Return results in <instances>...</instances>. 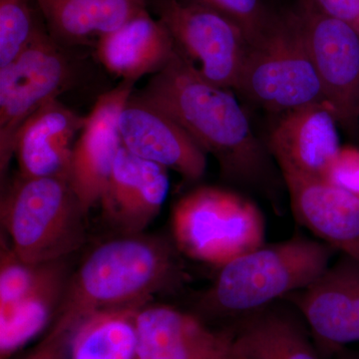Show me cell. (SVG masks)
Returning <instances> with one entry per match:
<instances>
[{"label": "cell", "instance_id": "83f0119b", "mask_svg": "<svg viewBox=\"0 0 359 359\" xmlns=\"http://www.w3.org/2000/svg\"><path fill=\"white\" fill-rule=\"evenodd\" d=\"M330 18L351 26L359 33V0H311Z\"/></svg>", "mask_w": 359, "mask_h": 359}, {"label": "cell", "instance_id": "ffe728a7", "mask_svg": "<svg viewBox=\"0 0 359 359\" xmlns=\"http://www.w3.org/2000/svg\"><path fill=\"white\" fill-rule=\"evenodd\" d=\"M242 318L233 332V358L320 359L299 321L276 302Z\"/></svg>", "mask_w": 359, "mask_h": 359}, {"label": "cell", "instance_id": "4fadbf2b", "mask_svg": "<svg viewBox=\"0 0 359 359\" xmlns=\"http://www.w3.org/2000/svg\"><path fill=\"white\" fill-rule=\"evenodd\" d=\"M280 172L297 221L359 263V196L325 179Z\"/></svg>", "mask_w": 359, "mask_h": 359}, {"label": "cell", "instance_id": "277c9868", "mask_svg": "<svg viewBox=\"0 0 359 359\" xmlns=\"http://www.w3.org/2000/svg\"><path fill=\"white\" fill-rule=\"evenodd\" d=\"M85 216L67 179L20 175L1 200L11 248L27 264L51 263L79 250L86 238Z\"/></svg>", "mask_w": 359, "mask_h": 359}, {"label": "cell", "instance_id": "3957f363", "mask_svg": "<svg viewBox=\"0 0 359 359\" xmlns=\"http://www.w3.org/2000/svg\"><path fill=\"white\" fill-rule=\"evenodd\" d=\"M337 252L304 236L263 245L221 266L201 306L217 316L255 313L313 283L332 264Z\"/></svg>", "mask_w": 359, "mask_h": 359}, {"label": "cell", "instance_id": "9a60e30c", "mask_svg": "<svg viewBox=\"0 0 359 359\" xmlns=\"http://www.w3.org/2000/svg\"><path fill=\"white\" fill-rule=\"evenodd\" d=\"M337 123L327 104L283 113L269 135V152L280 170L325 179L341 149Z\"/></svg>", "mask_w": 359, "mask_h": 359}, {"label": "cell", "instance_id": "5b68a950", "mask_svg": "<svg viewBox=\"0 0 359 359\" xmlns=\"http://www.w3.org/2000/svg\"><path fill=\"white\" fill-rule=\"evenodd\" d=\"M237 91L273 112L327 104L297 11L271 16L250 42Z\"/></svg>", "mask_w": 359, "mask_h": 359}, {"label": "cell", "instance_id": "484cf974", "mask_svg": "<svg viewBox=\"0 0 359 359\" xmlns=\"http://www.w3.org/2000/svg\"><path fill=\"white\" fill-rule=\"evenodd\" d=\"M325 180L359 196V149L341 147Z\"/></svg>", "mask_w": 359, "mask_h": 359}, {"label": "cell", "instance_id": "d4e9b609", "mask_svg": "<svg viewBox=\"0 0 359 359\" xmlns=\"http://www.w3.org/2000/svg\"><path fill=\"white\" fill-rule=\"evenodd\" d=\"M215 9L218 13L230 18L244 30L250 43L264 26L269 18L264 11L261 0H193Z\"/></svg>", "mask_w": 359, "mask_h": 359}, {"label": "cell", "instance_id": "44dd1931", "mask_svg": "<svg viewBox=\"0 0 359 359\" xmlns=\"http://www.w3.org/2000/svg\"><path fill=\"white\" fill-rule=\"evenodd\" d=\"M67 282L62 259L43 264L32 289L13 313L0 318V358H11L56 318Z\"/></svg>", "mask_w": 359, "mask_h": 359}, {"label": "cell", "instance_id": "2e32d148", "mask_svg": "<svg viewBox=\"0 0 359 359\" xmlns=\"http://www.w3.org/2000/svg\"><path fill=\"white\" fill-rule=\"evenodd\" d=\"M84 121L85 116L78 115L58 99L30 116L14 144L20 176L68 180L73 149Z\"/></svg>", "mask_w": 359, "mask_h": 359}, {"label": "cell", "instance_id": "7402d4cb", "mask_svg": "<svg viewBox=\"0 0 359 359\" xmlns=\"http://www.w3.org/2000/svg\"><path fill=\"white\" fill-rule=\"evenodd\" d=\"M145 304L100 309L77 323L70 359H137V314Z\"/></svg>", "mask_w": 359, "mask_h": 359}, {"label": "cell", "instance_id": "d6986e66", "mask_svg": "<svg viewBox=\"0 0 359 359\" xmlns=\"http://www.w3.org/2000/svg\"><path fill=\"white\" fill-rule=\"evenodd\" d=\"M58 43H86L147 9L148 0H32Z\"/></svg>", "mask_w": 359, "mask_h": 359}, {"label": "cell", "instance_id": "f1b7e54d", "mask_svg": "<svg viewBox=\"0 0 359 359\" xmlns=\"http://www.w3.org/2000/svg\"><path fill=\"white\" fill-rule=\"evenodd\" d=\"M337 359H359V356L356 354L348 353V351H344V349L339 351V356Z\"/></svg>", "mask_w": 359, "mask_h": 359}, {"label": "cell", "instance_id": "6da1fadb", "mask_svg": "<svg viewBox=\"0 0 359 359\" xmlns=\"http://www.w3.org/2000/svg\"><path fill=\"white\" fill-rule=\"evenodd\" d=\"M139 95L173 118L205 154L219 163L224 178L254 188L273 179L264 148L231 90L205 79L177 49Z\"/></svg>", "mask_w": 359, "mask_h": 359}, {"label": "cell", "instance_id": "ac0fdd59", "mask_svg": "<svg viewBox=\"0 0 359 359\" xmlns=\"http://www.w3.org/2000/svg\"><path fill=\"white\" fill-rule=\"evenodd\" d=\"M95 47L99 62L110 74L134 84L162 70L176 51L166 26L147 9L97 40Z\"/></svg>", "mask_w": 359, "mask_h": 359}, {"label": "cell", "instance_id": "7a4b0ae2", "mask_svg": "<svg viewBox=\"0 0 359 359\" xmlns=\"http://www.w3.org/2000/svg\"><path fill=\"white\" fill-rule=\"evenodd\" d=\"M177 252L174 242L143 233L99 245L68 280L54 320L77 325L100 309L147 304L156 292L183 280Z\"/></svg>", "mask_w": 359, "mask_h": 359}, {"label": "cell", "instance_id": "52a82bcc", "mask_svg": "<svg viewBox=\"0 0 359 359\" xmlns=\"http://www.w3.org/2000/svg\"><path fill=\"white\" fill-rule=\"evenodd\" d=\"M72 69L60 45L43 30L20 56L0 68V172L14 156L16 136L26 120L70 86Z\"/></svg>", "mask_w": 359, "mask_h": 359}, {"label": "cell", "instance_id": "603a6c76", "mask_svg": "<svg viewBox=\"0 0 359 359\" xmlns=\"http://www.w3.org/2000/svg\"><path fill=\"white\" fill-rule=\"evenodd\" d=\"M32 0H0V68L27 48L39 28L35 25Z\"/></svg>", "mask_w": 359, "mask_h": 359}, {"label": "cell", "instance_id": "8fae6325", "mask_svg": "<svg viewBox=\"0 0 359 359\" xmlns=\"http://www.w3.org/2000/svg\"><path fill=\"white\" fill-rule=\"evenodd\" d=\"M294 304L321 346L341 351L359 341V263L342 255L304 290Z\"/></svg>", "mask_w": 359, "mask_h": 359}, {"label": "cell", "instance_id": "f546056e", "mask_svg": "<svg viewBox=\"0 0 359 359\" xmlns=\"http://www.w3.org/2000/svg\"><path fill=\"white\" fill-rule=\"evenodd\" d=\"M210 359H235L233 356V353H231V347L229 351H224V353H222L218 354V355L214 356V358Z\"/></svg>", "mask_w": 359, "mask_h": 359}, {"label": "cell", "instance_id": "7c38bea8", "mask_svg": "<svg viewBox=\"0 0 359 359\" xmlns=\"http://www.w3.org/2000/svg\"><path fill=\"white\" fill-rule=\"evenodd\" d=\"M122 146L132 154L166 169L186 181H199L207 154L185 130L164 111L139 94L130 96L119 118Z\"/></svg>", "mask_w": 359, "mask_h": 359}, {"label": "cell", "instance_id": "5bb4252c", "mask_svg": "<svg viewBox=\"0 0 359 359\" xmlns=\"http://www.w3.org/2000/svg\"><path fill=\"white\" fill-rule=\"evenodd\" d=\"M169 191L168 169L120 148L99 205L119 235L142 233L159 215Z\"/></svg>", "mask_w": 359, "mask_h": 359}, {"label": "cell", "instance_id": "30bf717a", "mask_svg": "<svg viewBox=\"0 0 359 359\" xmlns=\"http://www.w3.org/2000/svg\"><path fill=\"white\" fill-rule=\"evenodd\" d=\"M133 86L121 81L99 96L78 135L68 181L86 215L99 204L121 148L119 118Z\"/></svg>", "mask_w": 359, "mask_h": 359}, {"label": "cell", "instance_id": "9c48e42d", "mask_svg": "<svg viewBox=\"0 0 359 359\" xmlns=\"http://www.w3.org/2000/svg\"><path fill=\"white\" fill-rule=\"evenodd\" d=\"M297 15L325 101L335 119L353 129L359 120V33L302 0Z\"/></svg>", "mask_w": 359, "mask_h": 359}, {"label": "cell", "instance_id": "4316f807", "mask_svg": "<svg viewBox=\"0 0 359 359\" xmlns=\"http://www.w3.org/2000/svg\"><path fill=\"white\" fill-rule=\"evenodd\" d=\"M76 325L54 321L48 334L26 359H70L71 340Z\"/></svg>", "mask_w": 359, "mask_h": 359}, {"label": "cell", "instance_id": "e0dca14e", "mask_svg": "<svg viewBox=\"0 0 359 359\" xmlns=\"http://www.w3.org/2000/svg\"><path fill=\"white\" fill-rule=\"evenodd\" d=\"M137 359H210L229 351L233 332H212L192 314L144 306L137 314Z\"/></svg>", "mask_w": 359, "mask_h": 359}, {"label": "cell", "instance_id": "8992f818", "mask_svg": "<svg viewBox=\"0 0 359 359\" xmlns=\"http://www.w3.org/2000/svg\"><path fill=\"white\" fill-rule=\"evenodd\" d=\"M171 226L180 252L218 269L262 247L266 237L259 207L218 187H200L177 201Z\"/></svg>", "mask_w": 359, "mask_h": 359}, {"label": "cell", "instance_id": "cb8c5ba5", "mask_svg": "<svg viewBox=\"0 0 359 359\" xmlns=\"http://www.w3.org/2000/svg\"><path fill=\"white\" fill-rule=\"evenodd\" d=\"M42 264L25 263L13 248L1 241L0 257V318H6L32 289L41 273Z\"/></svg>", "mask_w": 359, "mask_h": 359}, {"label": "cell", "instance_id": "ba28073f", "mask_svg": "<svg viewBox=\"0 0 359 359\" xmlns=\"http://www.w3.org/2000/svg\"><path fill=\"white\" fill-rule=\"evenodd\" d=\"M156 6L158 20L198 72L222 88L238 90L250 46L244 30L193 0H159Z\"/></svg>", "mask_w": 359, "mask_h": 359}]
</instances>
